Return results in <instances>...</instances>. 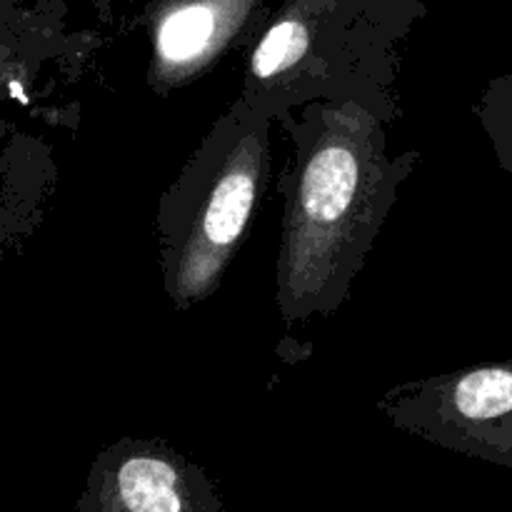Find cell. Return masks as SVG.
<instances>
[{
    "instance_id": "5",
    "label": "cell",
    "mask_w": 512,
    "mask_h": 512,
    "mask_svg": "<svg viewBox=\"0 0 512 512\" xmlns=\"http://www.w3.org/2000/svg\"><path fill=\"white\" fill-rule=\"evenodd\" d=\"M78 512H225L203 465L160 438L125 435L90 465Z\"/></svg>"
},
{
    "instance_id": "8",
    "label": "cell",
    "mask_w": 512,
    "mask_h": 512,
    "mask_svg": "<svg viewBox=\"0 0 512 512\" xmlns=\"http://www.w3.org/2000/svg\"><path fill=\"white\" fill-rule=\"evenodd\" d=\"M345 10L368 20L385 40L398 45L425 18V0H340Z\"/></svg>"
},
{
    "instance_id": "10",
    "label": "cell",
    "mask_w": 512,
    "mask_h": 512,
    "mask_svg": "<svg viewBox=\"0 0 512 512\" xmlns=\"http://www.w3.org/2000/svg\"><path fill=\"white\" fill-rule=\"evenodd\" d=\"M18 5H23V0H0V10L18 8Z\"/></svg>"
},
{
    "instance_id": "2",
    "label": "cell",
    "mask_w": 512,
    "mask_h": 512,
    "mask_svg": "<svg viewBox=\"0 0 512 512\" xmlns=\"http://www.w3.org/2000/svg\"><path fill=\"white\" fill-rule=\"evenodd\" d=\"M273 125L235 98L160 195V275L175 310L215 295L243 248L273 175Z\"/></svg>"
},
{
    "instance_id": "3",
    "label": "cell",
    "mask_w": 512,
    "mask_h": 512,
    "mask_svg": "<svg viewBox=\"0 0 512 512\" xmlns=\"http://www.w3.org/2000/svg\"><path fill=\"white\" fill-rule=\"evenodd\" d=\"M395 43L340 0H285L245 45L238 98L275 123L308 103H360L388 125L403 115Z\"/></svg>"
},
{
    "instance_id": "6",
    "label": "cell",
    "mask_w": 512,
    "mask_h": 512,
    "mask_svg": "<svg viewBox=\"0 0 512 512\" xmlns=\"http://www.w3.org/2000/svg\"><path fill=\"white\" fill-rule=\"evenodd\" d=\"M270 15L265 0H148L140 13L150 43V90L168 98L245 48Z\"/></svg>"
},
{
    "instance_id": "9",
    "label": "cell",
    "mask_w": 512,
    "mask_h": 512,
    "mask_svg": "<svg viewBox=\"0 0 512 512\" xmlns=\"http://www.w3.org/2000/svg\"><path fill=\"white\" fill-rule=\"evenodd\" d=\"M88 3L98 10V15L105 20V23L113 20V0H88Z\"/></svg>"
},
{
    "instance_id": "1",
    "label": "cell",
    "mask_w": 512,
    "mask_h": 512,
    "mask_svg": "<svg viewBox=\"0 0 512 512\" xmlns=\"http://www.w3.org/2000/svg\"><path fill=\"white\" fill-rule=\"evenodd\" d=\"M293 143L283 195L275 305L285 325L328 318L350 298L418 150L393 155L388 123L360 103H308L275 120Z\"/></svg>"
},
{
    "instance_id": "4",
    "label": "cell",
    "mask_w": 512,
    "mask_h": 512,
    "mask_svg": "<svg viewBox=\"0 0 512 512\" xmlns=\"http://www.w3.org/2000/svg\"><path fill=\"white\" fill-rule=\"evenodd\" d=\"M378 410L428 443L512 468V358L400 383Z\"/></svg>"
},
{
    "instance_id": "7",
    "label": "cell",
    "mask_w": 512,
    "mask_h": 512,
    "mask_svg": "<svg viewBox=\"0 0 512 512\" xmlns=\"http://www.w3.org/2000/svg\"><path fill=\"white\" fill-rule=\"evenodd\" d=\"M475 115L512 185V73L488 80L475 103Z\"/></svg>"
}]
</instances>
